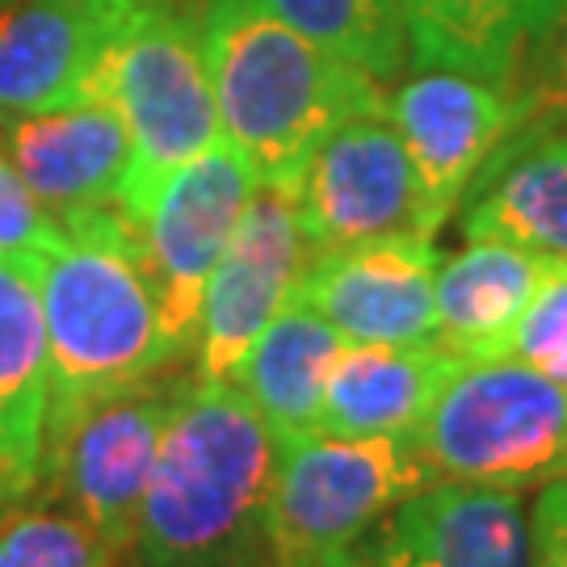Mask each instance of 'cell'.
Instances as JSON below:
<instances>
[{
    "instance_id": "obj_1",
    "label": "cell",
    "mask_w": 567,
    "mask_h": 567,
    "mask_svg": "<svg viewBox=\"0 0 567 567\" xmlns=\"http://www.w3.org/2000/svg\"><path fill=\"white\" fill-rule=\"evenodd\" d=\"M55 224V240L25 261L39 286L51 353L47 437L89 404L185 362L168 344L140 231L126 210L84 206Z\"/></svg>"
},
{
    "instance_id": "obj_2",
    "label": "cell",
    "mask_w": 567,
    "mask_h": 567,
    "mask_svg": "<svg viewBox=\"0 0 567 567\" xmlns=\"http://www.w3.org/2000/svg\"><path fill=\"white\" fill-rule=\"evenodd\" d=\"M203 55L224 140L257 182L290 194L349 114L386 105L374 76L286 25L265 0H206Z\"/></svg>"
},
{
    "instance_id": "obj_3",
    "label": "cell",
    "mask_w": 567,
    "mask_h": 567,
    "mask_svg": "<svg viewBox=\"0 0 567 567\" xmlns=\"http://www.w3.org/2000/svg\"><path fill=\"white\" fill-rule=\"evenodd\" d=\"M278 442L236 383L194 379L164 429L135 526L143 567H227L265 538Z\"/></svg>"
},
{
    "instance_id": "obj_4",
    "label": "cell",
    "mask_w": 567,
    "mask_h": 567,
    "mask_svg": "<svg viewBox=\"0 0 567 567\" xmlns=\"http://www.w3.org/2000/svg\"><path fill=\"white\" fill-rule=\"evenodd\" d=\"M412 442L437 484L522 496L567 480V386L505 358H454Z\"/></svg>"
},
{
    "instance_id": "obj_5",
    "label": "cell",
    "mask_w": 567,
    "mask_h": 567,
    "mask_svg": "<svg viewBox=\"0 0 567 567\" xmlns=\"http://www.w3.org/2000/svg\"><path fill=\"white\" fill-rule=\"evenodd\" d=\"M97 97L118 110L131 135L122 185V210L131 219L173 168L224 140L203 55V13L173 0H143L105 60Z\"/></svg>"
},
{
    "instance_id": "obj_6",
    "label": "cell",
    "mask_w": 567,
    "mask_h": 567,
    "mask_svg": "<svg viewBox=\"0 0 567 567\" xmlns=\"http://www.w3.org/2000/svg\"><path fill=\"white\" fill-rule=\"evenodd\" d=\"M433 471L408 437L311 433L278 446L265 501V547L282 567H307L353 547L391 513L433 487Z\"/></svg>"
},
{
    "instance_id": "obj_7",
    "label": "cell",
    "mask_w": 567,
    "mask_h": 567,
    "mask_svg": "<svg viewBox=\"0 0 567 567\" xmlns=\"http://www.w3.org/2000/svg\"><path fill=\"white\" fill-rule=\"evenodd\" d=\"M189 383L194 370L182 362L164 365L161 374L76 412L42 446L39 487L97 529L118 559L135 550L143 492L161 458L173 408Z\"/></svg>"
},
{
    "instance_id": "obj_8",
    "label": "cell",
    "mask_w": 567,
    "mask_h": 567,
    "mask_svg": "<svg viewBox=\"0 0 567 567\" xmlns=\"http://www.w3.org/2000/svg\"><path fill=\"white\" fill-rule=\"evenodd\" d=\"M257 177L227 140L164 177L131 215L168 344L189 358L206 282L257 194Z\"/></svg>"
},
{
    "instance_id": "obj_9",
    "label": "cell",
    "mask_w": 567,
    "mask_h": 567,
    "mask_svg": "<svg viewBox=\"0 0 567 567\" xmlns=\"http://www.w3.org/2000/svg\"><path fill=\"white\" fill-rule=\"evenodd\" d=\"M386 118L416 177L421 231L433 240L492 156L517 135V93L513 84L421 68L386 93Z\"/></svg>"
},
{
    "instance_id": "obj_10",
    "label": "cell",
    "mask_w": 567,
    "mask_h": 567,
    "mask_svg": "<svg viewBox=\"0 0 567 567\" xmlns=\"http://www.w3.org/2000/svg\"><path fill=\"white\" fill-rule=\"evenodd\" d=\"M307 248L299 206L290 189L257 185L252 203L231 231L224 257L215 265L203 295L198 337H194V379L231 383L248 349L257 344L269 320L290 303L303 278Z\"/></svg>"
},
{
    "instance_id": "obj_11",
    "label": "cell",
    "mask_w": 567,
    "mask_h": 567,
    "mask_svg": "<svg viewBox=\"0 0 567 567\" xmlns=\"http://www.w3.org/2000/svg\"><path fill=\"white\" fill-rule=\"evenodd\" d=\"M295 206L311 257L383 236H425L416 177L386 105L349 114L311 152Z\"/></svg>"
},
{
    "instance_id": "obj_12",
    "label": "cell",
    "mask_w": 567,
    "mask_h": 567,
    "mask_svg": "<svg viewBox=\"0 0 567 567\" xmlns=\"http://www.w3.org/2000/svg\"><path fill=\"white\" fill-rule=\"evenodd\" d=\"M143 0H0V114L97 97L105 60Z\"/></svg>"
},
{
    "instance_id": "obj_13",
    "label": "cell",
    "mask_w": 567,
    "mask_h": 567,
    "mask_svg": "<svg viewBox=\"0 0 567 567\" xmlns=\"http://www.w3.org/2000/svg\"><path fill=\"white\" fill-rule=\"evenodd\" d=\"M437 248L425 236H383L316 252L295 295L316 307L344 344H433Z\"/></svg>"
},
{
    "instance_id": "obj_14",
    "label": "cell",
    "mask_w": 567,
    "mask_h": 567,
    "mask_svg": "<svg viewBox=\"0 0 567 567\" xmlns=\"http://www.w3.org/2000/svg\"><path fill=\"white\" fill-rule=\"evenodd\" d=\"M0 143L55 219L84 206H122L131 135L105 97L47 114H0Z\"/></svg>"
},
{
    "instance_id": "obj_15",
    "label": "cell",
    "mask_w": 567,
    "mask_h": 567,
    "mask_svg": "<svg viewBox=\"0 0 567 567\" xmlns=\"http://www.w3.org/2000/svg\"><path fill=\"white\" fill-rule=\"evenodd\" d=\"M51 353L39 286L25 261L0 257V496L25 501L42 475Z\"/></svg>"
},
{
    "instance_id": "obj_16",
    "label": "cell",
    "mask_w": 567,
    "mask_h": 567,
    "mask_svg": "<svg viewBox=\"0 0 567 567\" xmlns=\"http://www.w3.org/2000/svg\"><path fill=\"white\" fill-rule=\"evenodd\" d=\"M564 18L567 0H404L408 60L513 84Z\"/></svg>"
},
{
    "instance_id": "obj_17",
    "label": "cell",
    "mask_w": 567,
    "mask_h": 567,
    "mask_svg": "<svg viewBox=\"0 0 567 567\" xmlns=\"http://www.w3.org/2000/svg\"><path fill=\"white\" fill-rule=\"evenodd\" d=\"M386 534L404 567H529L522 496L433 484L391 513Z\"/></svg>"
},
{
    "instance_id": "obj_18",
    "label": "cell",
    "mask_w": 567,
    "mask_h": 567,
    "mask_svg": "<svg viewBox=\"0 0 567 567\" xmlns=\"http://www.w3.org/2000/svg\"><path fill=\"white\" fill-rule=\"evenodd\" d=\"M550 261L501 240H466L437 265V337L450 358H505Z\"/></svg>"
},
{
    "instance_id": "obj_19",
    "label": "cell",
    "mask_w": 567,
    "mask_h": 567,
    "mask_svg": "<svg viewBox=\"0 0 567 567\" xmlns=\"http://www.w3.org/2000/svg\"><path fill=\"white\" fill-rule=\"evenodd\" d=\"M466 198V240H501L567 261V131L501 147Z\"/></svg>"
},
{
    "instance_id": "obj_20",
    "label": "cell",
    "mask_w": 567,
    "mask_h": 567,
    "mask_svg": "<svg viewBox=\"0 0 567 567\" xmlns=\"http://www.w3.org/2000/svg\"><path fill=\"white\" fill-rule=\"evenodd\" d=\"M341 349V332L299 295H290V303L248 349L231 383L248 395L278 446L320 433V408Z\"/></svg>"
},
{
    "instance_id": "obj_21",
    "label": "cell",
    "mask_w": 567,
    "mask_h": 567,
    "mask_svg": "<svg viewBox=\"0 0 567 567\" xmlns=\"http://www.w3.org/2000/svg\"><path fill=\"white\" fill-rule=\"evenodd\" d=\"M442 344H344L320 408V433L332 437H408L421 425L442 379Z\"/></svg>"
},
{
    "instance_id": "obj_22",
    "label": "cell",
    "mask_w": 567,
    "mask_h": 567,
    "mask_svg": "<svg viewBox=\"0 0 567 567\" xmlns=\"http://www.w3.org/2000/svg\"><path fill=\"white\" fill-rule=\"evenodd\" d=\"M286 25L320 42L337 60L362 68L379 84L408 63L404 0H265Z\"/></svg>"
},
{
    "instance_id": "obj_23",
    "label": "cell",
    "mask_w": 567,
    "mask_h": 567,
    "mask_svg": "<svg viewBox=\"0 0 567 567\" xmlns=\"http://www.w3.org/2000/svg\"><path fill=\"white\" fill-rule=\"evenodd\" d=\"M0 567H118L97 529L55 505L0 508Z\"/></svg>"
},
{
    "instance_id": "obj_24",
    "label": "cell",
    "mask_w": 567,
    "mask_h": 567,
    "mask_svg": "<svg viewBox=\"0 0 567 567\" xmlns=\"http://www.w3.org/2000/svg\"><path fill=\"white\" fill-rule=\"evenodd\" d=\"M513 93H517V135L508 143L555 135L567 126V18L529 51V60L513 81Z\"/></svg>"
},
{
    "instance_id": "obj_25",
    "label": "cell",
    "mask_w": 567,
    "mask_h": 567,
    "mask_svg": "<svg viewBox=\"0 0 567 567\" xmlns=\"http://www.w3.org/2000/svg\"><path fill=\"white\" fill-rule=\"evenodd\" d=\"M508 353L567 386V261H550L534 303L517 324Z\"/></svg>"
},
{
    "instance_id": "obj_26",
    "label": "cell",
    "mask_w": 567,
    "mask_h": 567,
    "mask_svg": "<svg viewBox=\"0 0 567 567\" xmlns=\"http://www.w3.org/2000/svg\"><path fill=\"white\" fill-rule=\"evenodd\" d=\"M55 215L25 189L13 168L4 143H0V257L9 261H34L47 244L55 240Z\"/></svg>"
},
{
    "instance_id": "obj_27",
    "label": "cell",
    "mask_w": 567,
    "mask_h": 567,
    "mask_svg": "<svg viewBox=\"0 0 567 567\" xmlns=\"http://www.w3.org/2000/svg\"><path fill=\"white\" fill-rule=\"evenodd\" d=\"M529 567H567V480L543 487L529 508Z\"/></svg>"
},
{
    "instance_id": "obj_28",
    "label": "cell",
    "mask_w": 567,
    "mask_h": 567,
    "mask_svg": "<svg viewBox=\"0 0 567 567\" xmlns=\"http://www.w3.org/2000/svg\"><path fill=\"white\" fill-rule=\"evenodd\" d=\"M307 567H404V559H400V550L391 543L386 526H379L374 534L358 538L353 547L332 550V555H324V559H316V564Z\"/></svg>"
},
{
    "instance_id": "obj_29",
    "label": "cell",
    "mask_w": 567,
    "mask_h": 567,
    "mask_svg": "<svg viewBox=\"0 0 567 567\" xmlns=\"http://www.w3.org/2000/svg\"><path fill=\"white\" fill-rule=\"evenodd\" d=\"M227 567H282V564H278V555L265 547V538H261V543H252V547L244 550V555H236V559H231Z\"/></svg>"
},
{
    "instance_id": "obj_30",
    "label": "cell",
    "mask_w": 567,
    "mask_h": 567,
    "mask_svg": "<svg viewBox=\"0 0 567 567\" xmlns=\"http://www.w3.org/2000/svg\"><path fill=\"white\" fill-rule=\"evenodd\" d=\"M173 4H185V0H173ZM198 4H206V0H198ZM185 9H189V4H185Z\"/></svg>"
}]
</instances>
